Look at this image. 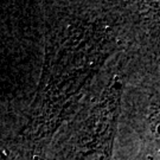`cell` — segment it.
<instances>
[{
    "label": "cell",
    "instance_id": "1",
    "mask_svg": "<svg viewBox=\"0 0 160 160\" xmlns=\"http://www.w3.org/2000/svg\"><path fill=\"white\" fill-rule=\"evenodd\" d=\"M137 94L135 110H139V134L142 149L151 160H160V84L140 89Z\"/></svg>",
    "mask_w": 160,
    "mask_h": 160
}]
</instances>
